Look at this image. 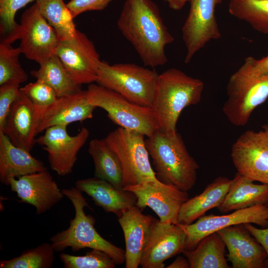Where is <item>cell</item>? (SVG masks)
I'll list each match as a JSON object with an SVG mask.
<instances>
[{"instance_id":"37","label":"cell","mask_w":268,"mask_h":268,"mask_svg":"<svg viewBox=\"0 0 268 268\" xmlns=\"http://www.w3.org/2000/svg\"><path fill=\"white\" fill-rule=\"evenodd\" d=\"M113 0H70L67 5L73 18L87 11L102 10Z\"/></svg>"},{"instance_id":"22","label":"cell","mask_w":268,"mask_h":268,"mask_svg":"<svg viewBox=\"0 0 268 268\" xmlns=\"http://www.w3.org/2000/svg\"><path fill=\"white\" fill-rule=\"evenodd\" d=\"M75 187L86 193L98 206L119 218L124 211L136 205V197L132 192L119 190L107 181L97 177L78 180Z\"/></svg>"},{"instance_id":"34","label":"cell","mask_w":268,"mask_h":268,"mask_svg":"<svg viewBox=\"0 0 268 268\" xmlns=\"http://www.w3.org/2000/svg\"><path fill=\"white\" fill-rule=\"evenodd\" d=\"M60 258L65 268H114L116 265L109 255L94 249L83 256L62 253Z\"/></svg>"},{"instance_id":"28","label":"cell","mask_w":268,"mask_h":268,"mask_svg":"<svg viewBox=\"0 0 268 268\" xmlns=\"http://www.w3.org/2000/svg\"><path fill=\"white\" fill-rule=\"evenodd\" d=\"M39 65L38 69L31 71V75L52 87L58 97L70 95L82 90L81 85L77 84L71 78L57 55H53Z\"/></svg>"},{"instance_id":"9","label":"cell","mask_w":268,"mask_h":268,"mask_svg":"<svg viewBox=\"0 0 268 268\" xmlns=\"http://www.w3.org/2000/svg\"><path fill=\"white\" fill-rule=\"evenodd\" d=\"M19 24V47L26 58L40 65L55 55L59 38L36 2L23 12Z\"/></svg>"},{"instance_id":"31","label":"cell","mask_w":268,"mask_h":268,"mask_svg":"<svg viewBox=\"0 0 268 268\" xmlns=\"http://www.w3.org/2000/svg\"><path fill=\"white\" fill-rule=\"evenodd\" d=\"M55 252L51 243H43L23 251L18 257L0 261V268H51Z\"/></svg>"},{"instance_id":"41","label":"cell","mask_w":268,"mask_h":268,"mask_svg":"<svg viewBox=\"0 0 268 268\" xmlns=\"http://www.w3.org/2000/svg\"><path fill=\"white\" fill-rule=\"evenodd\" d=\"M169 7L174 10H180L185 6L187 0H165Z\"/></svg>"},{"instance_id":"39","label":"cell","mask_w":268,"mask_h":268,"mask_svg":"<svg viewBox=\"0 0 268 268\" xmlns=\"http://www.w3.org/2000/svg\"><path fill=\"white\" fill-rule=\"evenodd\" d=\"M244 225L266 252L267 258L265 267L268 268V226L266 228L260 229L253 226L251 223H245Z\"/></svg>"},{"instance_id":"19","label":"cell","mask_w":268,"mask_h":268,"mask_svg":"<svg viewBox=\"0 0 268 268\" xmlns=\"http://www.w3.org/2000/svg\"><path fill=\"white\" fill-rule=\"evenodd\" d=\"M96 108L88 103L87 90L58 97L42 113L37 128V134L52 127H67L72 123L92 119Z\"/></svg>"},{"instance_id":"5","label":"cell","mask_w":268,"mask_h":268,"mask_svg":"<svg viewBox=\"0 0 268 268\" xmlns=\"http://www.w3.org/2000/svg\"><path fill=\"white\" fill-rule=\"evenodd\" d=\"M158 76L154 70L134 64L101 61L96 82L134 103L152 107Z\"/></svg>"},{"instance_id":"14","label":"cell","mask_w":268,"mask_h":268,"mask_svg":"<svg viewBox=\"0 0 268 268\" xmlns=\"http://www.w3.org/2000/svg\"><path fill=\"white\" fill-rule=\"evenodd\" d=\"M123 189L135 195L137 206L150 207L163 223L176 224L181 207L189 199L187 192L158 179L126 186Z\"/></svg>"},{"instance_id":"1","label":"cell","mask_w":268,"mask_h":268,"mask_svg":"<svg viewBox=\"0 0 268 268\" xmlns=\"http://www.w3.org/2000/svg\"><path fill=\"white\" fill-rule=\"evenodd\" d=\"M117 26L145 66L154 68L167 62L165 47L174 38L151 0H126Z\"/></svg>"},{"instance_id":"32","label":"cell","mask_w":268,"mask_h":268,"mask_svg":"<svg viewBox=\"0 0 268 268\" xmlns=\"http://www.w3.org/2000/svg\"><path fill=\"white\" fill-rule=\"evenodd\" d=\"M20 48L0 43V85H20L28 79V75L19 62Z\"/></svg>"},{"instance_id":"16","label":"cell","mask_w":268,"mask_h":268,"mask_svg":"<svg viewBox=\"0 0 268 268\" xmlns=\"http://www.w3.org/2000/svg\"><path fill=\"white\" fill-rule=\"evenodd\" d=\"M186 234L177 224L163 223L154 218L140 261L143 268H163L165 261L182 253Z\"/></svg>"},{"instance_id":"20","label":"cell","mask_w":268,"mask_h":268,"mask_svg":"<svg viewBox=\"0 0 268 268\" xmlns=\"http://www.w3.org/2000/svg\"><path fill=\"white\" fill-rule=\"evenodd\" d=\"M40 117L31 101L21 93L11 108L2 132L14 144L30 152L36 143Z\"/></svg>"},{"instance_id":"29","label":"cell","mask_w":268,"mask_h":268,"mask_svg":"<svg viewBox=\"0 0 268 268\" xmlns=\"http://www.w3.org/2000/svg\"><path fill=\"white\" fill-rule=\"evenodd\" d=\"M35 2L40 13L56 32L59 41L75 36L77 29L74 18L64 0H36Z\"/></svg>"},{"instance_id":"40","label":"cell","mask_w":268,"mask_h":268,"mask_svg":"<svg viewBox=\"0 0 268 268\" xmlns=\"http://www.w3.org/2000/svg\"><path fill=\"white\" fill-rule=\"evenodd\" d=\"M167 268H189L190 265L189 261L186 258L182 256L178 257Z\"/></svg>"},{"instance_id":"30","label":"cell","mask_w":268,"mask_h":268,"mask_svg":"<svg viewBox=\"0 0 268 268\" xmlns=\"http://www.w3.org/2000/svg\"><path fill=\"white\" fill-rule=\"evenodd\" d=\"M228 11L257 31L268 34V0H230Z\"/></svg>"},{"instance_id":"21","label":"cell","mask_w":268,"mask_h":268,"mask_svg":"<svg viewBox=\"0 0 268 268\" xmlns=\"http://www.w3.org/2000/svg\"><path fill=\"white\" fill-rule=\"evenodd\" d=\"M154 218L142 213L136 205L118 218L125 237V267L137 268L142 250Z\"/></svg>"},{"instance_id":"35","label":"cell","mask_w":268,"mask_h":268,"mask_svg":"<svg viewBox=\"0 0 268 268\" xmlns=\"http://www.w3.org/2000/svg\"><path fill=\"white\" fill-rule=\"evenodd\" d=\"M20 92L31 101L41 116L43 112L58 98L53 88L44 81L39 79L20 88Z\"/></svg>"},{"instance_id":"2","label":"cell","mask_w":268,"mask_h":268,"mask_svg":"<svg viewBox=\"0 0 268 268\" xmlns=\"http://www.w3.org/2000/svg\"><path fill=\"white\" fill-rule=\"evenodd\" d=\"M145 144L157 179L188 192L195 185L199 165L189 152L181 134L158 130L146 137Z\"/></svg>"},{"instance_id":"26","label":"cell","mask_w":268,"mask_h":268,"mask_svg":"<svg viewBox=\"0 0 268 268\" xmlns=\"http://www.w3.org/2000/svg\"><path fill=\"white\" fill-rule=\"evenodd\" d=\"M88 151L94 165V177L105 180L119 190L124 187L121 162L104 138H94L89 143Z\"/></svg>"},{"instance_id":"18","label":"cell","mask_w":268,"mask_h":268,"mask_svg":"<svg viewBox=\"0 0 268 268\" xmlns=\"http://www.w3.org/2000/svg\"><path fill=\"white\" fill-rule=\"evenodd\" d=\"M228 250L227 259L233 268L265 267L267 255L244 224L230 226L217 231Z\"/></svg>"},{"instance_id":"38","label":"cell","mask_w":268,"mask_h":268,"mask_svg":"<svg viewBox=\"0 0 268 268\" xmlns=\"http://www.w3.org/2000/svg\"><path fill=\"white\" fill-rule=\"evenodd\" d=\"M238 70L254 75L268 74V55L260 59H256L252 57L246 58Z\"/></svg>"},{"instance_id":"17","label":"cell","mask_w":268,"mask_h":268,"mask_svg":"<svg viewBox=\"0 0 268 268\" xmlns=\"http://www.w3.org/2000/svg\"><path fill=\"white\" fill-rule=\"evenodd\" d=\"M7 186L19 201L33 205L38 215L50 210L64 195L48 170L10 179Z\"/></svg>"},{"instance_id":"6","label":"cell","mask_w":268,"mask_h":268,"mask_svg":"<svg viewBox=\"0 0 268 268\" xmlns=\"http://www.w3.org/2000/svg\"><path fill=\"white\" fill-rule=\"evenodd\" d=\"M88 103L104 109L113 123L146 137L158 130L153 109L134 103L119 93L99 84L91 83L87 89Z\"/></svg>"},{"instance_id":"7","label":"cell","mask_w":268,"mask_h":268,"mask_svg":"<svg viewBox=\"0 0 268 268\" xmlns=\"http://www.w3.org/2000/svg\"><path fill=\"white\" fill-rule=\"evenodd\" d=\"M145 136L119 127L104 138L121 162L124 187L157 179L150 162Z\"/></svg>"},{"instance_id":"8","label":"cell","mask_w":268,"mask_h":268,"mask_svg":"<svg viewBox=\"0 0 268 268\" xmlns=\"http://www.w3.org/2000/svg\"><path fill=\"white\" fill-rule=\"evenodd\" d=\"M222 111L237 127L247 124L253 111L268 98V74L254 75L238 70L229 79Z\"/></svg>"},{"instance_id":"11","label":"cell","mask_w":268,"mask_h":268,"mask_svg":"<svg viewBox=\"0 0 268 268\" xmlns=\"http://www.w3.org/2000/svg\"><path fill=\"white\" fill-rule=\"evenodd\" d=\"M187 0L190 4V9L182 34L186 48L184 62L189 63L209 41L221 37L215 11L216 6L222 0Z\"/></svg>"},{"instance_id":"33","label":"cell","mask_w":268,"mask_h":268,"mask_svg":"<svg viewBox=\"0 0 268 268\" xmlns=\"http://www.w3.org/2000/svg\"><path fill=\"white\" fill-rule=\"evenodd\" d=\"M34 0H0V43L11 44L19 39L20 24L15 20V14Z\"/></svg>"},{"instance_id":"25","label":"cell","mask_w":268,"mask_h":268,"mask_svg":"<svg viewBox=\"0 0 268 268\" xmlns=\"http://www.w3.org/2000/svg\"><path fill=\"white\" fill-rule=\"evenodd\" d=\"M236 173L230 190L217 207L222 213L245 208L258 204H268V184H256Z\"/></svg>"},{"instance_id":"12","label":"cell","mask_w":268,"mask_h":268,"mask_svg":"<svg viewBox=\"0 0 268 268\" xmlns=\"http://www.w3.org/2000/svg\"><path fill=\"white\" fill-rule=\"evenodd\" d=\"M90 133L82 127L75 135H69L67 127L54 126L48 128L36 139V143L48 153L51 168L58 175L65 176L71 173L80 149L87 141Z\"/></svg>"},{"instance_id":"15","label":"cell","mask_w":268,"mask_h":268,"mask_svg":"<svg viewBox=\"0 0 268 268\" xmlns=\"http://www.w3.org/2000/svg\"><path fill=\"white\" fill-rule=\"evenodd\" d=\"M245 223L268 227V204H258L238 209L225 215H204L189 225L176 224L186 234L184 250H186L194 249L201 239L211 233L227 227Z\"/></svg>"},{"instance_id":"23","label":"cell","mask_w":268,"mask_h":268,"mask_svg":"<svg viewBox=\"0 0 268 268\" xmlns=\"http://www.w3.org/2000/svg\"><path fill=\"white\" fill-rule=\"evenodd\" d=\"M44 163L24 149L14 144L0 132V181L8 185L11 178L47 170Z\"/></svg>"},{"instance_id":"10","label":"cell","mask_w":268,"mask_h":268,"mask_svg":"<svg viewBox=\"0 0 268 268\" xmlns=\"http://www.w3.org/2000/svg\"><path fill=\"white\" fill-rule=\"evenodd\" d=\"M55 55L77 84L96 82L101 61L93 43L84 33L77 30L73 38L59 41Z\"/></svg>"},{"instance_id":"24","label":"cell","mask_w":268,"mask_h":268,"mask_svg":"<svg viewBox=\"0 0 268 268\" xmlns=\"http://www.w3.org/2000/svg\"><path fill=\"white\" fill-rule=\"evenodd\" d=\"M232 179L219 176L208 184L203 192L190 198L181 206L177 223H193L211 208L218 207L230 189Z\"/></svg>"},{"instance_id":"36","label":"cell","mask_w":268,"mask_h":268,"mask_svg":"<svg viewBox=\"0 0 268 268\" xmlns=\"http://www.w3.org/2000/svg\"><path fill=\"white\" fill-rule=\"evenodd\" d=\"M19 86L14 84L0 85V132H3L11 108L20 96Z\"/></svg>"},{"instance_id":"3","label":"cell","mask_w":268,"mask_h":268,"mask_svg":"<svg viewBox=\"0 0 268 268\" xmlns=\"http://www.w3.org/2000/svg\"><path fill=\"white\" fill-rule=\"evenodd\" d=\"M203 89L202 80L177 68H169L159 74L151 107L158 130L167 134L176 133L181 112L200 102Z\"/></svg>"},{"instance_id":"13","label":"cell","mask_w":268,"mask_h":268,"mask_svg":"<svg viewBox=\"0 0 268 268\" xmlns=\"http://www.w3.org/2000/svg\"><path fill=\"white\" fill-rule=\"evenodd\" d=\"M231 157L237 173L268 184V137L262 130H248L233 143Z\"/></svg>"},{"instance_id":"4","label":"cell","mask_w":268,"mask_h":268,"mask_svg":"<svg viewBox=\"0 0 268 268\" xmlns=\"http://www.w3.org/2000/svg\"><path fill=\"white\" fill-rule=\"evenodd\" d=\"M62 191L73 205L75 215L68 227L52 236L50 241L56 252L70 248L76 252L86 248L97 249L109 255L116 265L125 263V250L103 238L94 227L95 218L86 214L85 207L89 208L82 192L75 187Z\"/></svg>"},{"instance_id":"42","label":"cell","mask_w":268,"mask_h":268,"mask_svg":"<svg viewBox=\"0 0 268 268\" xmlns=\"http://www.w3.org/2000/svg\"><path fill=\"white\" fill-rule=\"evenodd\" d=\"M262 128L263 131L264 132V133L266 134L268 137V123L264 125Z\"/></svg>"},{"instance_id":"27","label":"cell","mask_w":268,"mask_h":268,"mask_svg":"<svg viewBox=\"0 0 268 268\" xmlns=\"http://www.w3.org/2000/svg\"><path fill=\"white\" fill-rule=\"evenodd\" d=\"M225 247L222 238L215 232L201 239L194 249L182 253L189 261L190 268H229Z\"/></svg>"}]
</instances>
